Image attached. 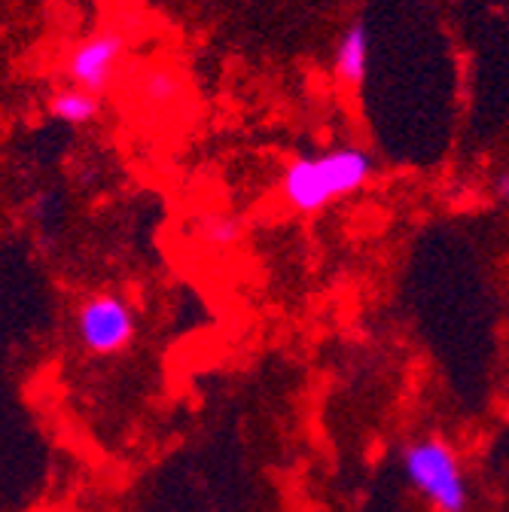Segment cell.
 I'll return each instance as SVG.
<instances>
[{"mask_svg":"<svg viewBox=\"0 0 509 512\" xmlns=\"http://www.w3.org/2000/svg\"><path fill=\"white\" fill-rule=\"evenodd\" d=\"M333 71L342 86L348 89L363 86L366 71H369V31L360 19L339 37L336 55H333Z\"/></svg>","mask_w":509,"mask_h":512,"instance_id":"cell-5","label":"cell"},{"mask_svg":"<svg viewBox=\"0 0 509 512\" xmlns=\"http://www.w3.org/2000/svg\"><path fill=\"white\" fill-rule=\"evenodd\" d=\"M369 174H372L369 153L357 147H339L321 156H305L290 162L281 177V196L293 211L314 214L363 189Z\"/></svg>","mask_w":509,"mask_h":512,"instance_id":"cell-1","label":"cell"},{"mask_svg":"<svg viewBox=\"0 0 509 512\" xmlns=\"http://www.w3.org/2000/svg\"><path fill=\"white\" fill-rule=\"evenodd\" d=\"M125 55V34L119 31H98L86 40H80L68 61L65 74L71 86L86 89L92 95H101L119 74V61Z\"/></svg>","mask_w":509,"mask_h":512,"instance_id":"cell-4","label":"cell"},{"mask_svg":"<svg viewBox=\"0 0 509 512\" xmlns=\"http://www.w3.org/2000/svg\"><path fill=\"white\" fill-rule=\"evenodd\" d=\"M135 89H138V101H144L147 107H168V104H174L180 98V80L168 68L144 71L138 77Z\"/></svg>","mask_w":509,"mask_h":512,"instance_id":"cell-7","label":"cell"},{"mask_svg":"<svg viewBox=\"0 0 509 512\" xmlns=\"http://www.w3.org/2000/svg\"><path fill=\"white\" fill-rule=\"evenodd\" d=\"M135 333V311L122 296L98 293L86 299L77 311V336L89 354L113 357L135 342Z\"/></svg>","mask_w":509,"mask_h":512,"instance_id":"cell-3","label":"cell"},{"mask_svg":"<svg viewBox=\"0 0 509 512\" xmlns=\"http://www.w3.org/2000/svg\"><path fill=\"white\" fill-rule=\"evenodd\" d=\"M98 110H101L98 95L77 89V86H65L49 98V113L58 122H68V125H86L98 116Z\"/></svg>","mask_w":509,"mask_h":512,"instance_id":"cell-6","label":"cell"},{"mask_svg":"<svg viewBox=\"0 0 509 512\" xmlns=\"http://www.w3.org/2000/svg\"><path fill=\"white\" fill-rule=\"evenodd\" d=\"M241 238V220L229 214H211L202 220V241L211 247H232Z\"/></svg>","mask_w":509,"mask_h":512,"instance_id":"cell-8","label":"cell"},{"mask_svg":"<svg viewBox=\"0 0 509 512\" xmlns=\"http://www.w3.org/2000/svg\"><path fill=\"white\" fill-rule=\"evenodd\" d=\"M409 485L439 512H467L470 482L458 455L439 436H421L400 455Z\"/></svg>","mask_w":509,"mask_h":512,"instance_id":"cell-2","label":"cell"},{"mask_svg":"<svg viewBox=\"0 0 509 512\" xmlns=\"http://www.w3.org/2000/svg\"><path fill=\"white\" fill-rule=\"evenodd\" d=\"M494 196L509 205V171L497 174V180H494Z\"/></svg>","mask_w":509,"mask_h":512,"instance_id":"cell-9","label":"cell"}]
</instances>
